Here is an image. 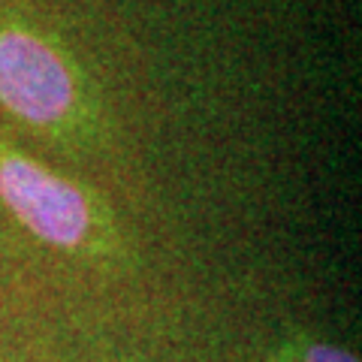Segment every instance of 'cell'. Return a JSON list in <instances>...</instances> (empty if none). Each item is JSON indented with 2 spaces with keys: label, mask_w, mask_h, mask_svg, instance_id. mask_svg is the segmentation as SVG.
Masks as SVG:
<instances>
[{
  "label": "cell",
  "mask_w": 362,
  "mask_h": 362,
  "mask_svg": "<svg viewBox=\"0 0 362 362\" xmlns=\"http://www.w3.org/2000/svg\"><path fill=\"white\" fill-rule=\"evenodd\" d=\"M0 202L40 242L73 254L121 257L112 214L90 190L0 139Z\"/></svg>",
  "instance_id": "6da1fadb"
},
{
  "label": "cell",
  "mask_w": 362,
  "mask_h": 362,
  "mask_svg": "<svg viewBox=\"0 0 362 362\" xmlns=\"http://www.w3.org/2000/svg\"><path fill=\"white\" fill-rule=\"evenodd\" d=\"M0 106L52 136L90 130V106L73 61L28 28H0Z\"/></svg>",
  "instance_id": "7a4b0ae2"
},
{
  "label": "cell",
  "mask_w": 362,
  "mask_h": 362,
  "mask_svg": "<svg viewBox=\"0 0 362 362\" xmlns=\"http://www.w3.org/2000/svg\"><path fill=\"white\" fill-rule=\"evenodd\" d=\"M299 362H359V359L335 344H305L299 347Z\"/></svg>",
  "instance_id": "3957f363"
}]
</instances>
